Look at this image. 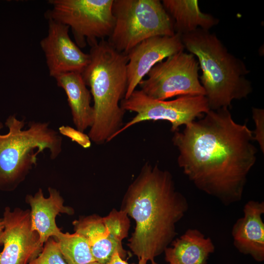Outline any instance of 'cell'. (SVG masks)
I'll return each mask as SVG.
<instances>
[{"label":"cell","mask_w":264,"mask_h":264,"mask_svg":"<svg viewBox=\"0 0 264 264\" xmlns=\"http://www.w3.org/2000/svg\"><path fill=\"white\" fill-rule=\"evenodd\" d=\"M172 141L179 167L198 189L226 206L242 199L257 153L246 123H236L228 108L210 110Z\"/></svg>","instance_id":"cell-1"},{"label":"cell","mask_w":264,"mask_h":264,"mask_svg":"<svg viewBox=\"0 0 264 264\" xmlns=\"http://www.w3.org/2000/svg\"><path fill=\"white\" fill-rule=\"evenodd\" d=\"M186 197L176 190L172 175L148 162L129 185L121 208L135 221L128 246L139 260L157 264L177 235L176 224L188 211Z\"/></svg>","instance_id":"cell-2"},{"label":"cell","mask_w":264,"mask_h":264,"mask_svg":"<svg viewBox=\"0 0 264 264\" xmlns=\"http://www.w3.org/2000/svg\"><path fill=\"white\" fill-rule=\"evenodd\" d=\"M90 61L81 73L93 100L94 118L88 136L102 145L112 140L124 125L120 106L127 88V54L101 40L91 47Z\"/></svg>","instance_id":"cell-3"},{"label":"cell","mask_w":264,"mask_h":264,"mask_svg":"<svg viewBox=\"0 0 264 264\" xmlns=\"http://www.w3.org/2000/svg\"><path fill=\"white\" fill-rule=\"evenodd\" d=\"M181 40L184 48L198 58L210 110L231 107L233 100L246 98L251 93L245 65L229 53L215 34L198 28L181 35Z\"/></svg>","instance_id":"cell-4"},{"label":"cell","mask_w":264,"mask_h":264,"mask_svg":"<svg viewBox=\"0 0 264 264\" xmlns=\"http://www.w3.org/2000/svg\"><path fill=\"white\" fill-rule=\"evenodd\" d=\"M5 124L9 131L5 134L0 133V190L10 192L37 165L40 153L47 149L51 159L59 156L62 150V137L49 127V122L32 121L24 129V119L19 120L12 115ZM2 127L0 122V130Z\"/></svg>","instance_id":"cell-5"},{"label":"cell","mask_w":264,"mask_h":264,"mask_svg":"<svg viewBox=\"0 0 264 264\" xmlns=\"http://www.w3.org/2000/svg\"><path fill=\"white\" fill-rule=\"evenodd\" d=\"M114 19L108 42L127 54L144 40L155 36H173L174 22L159 0H113Z\"/></svg>","instance_id":"cell-6"},{"label":"cell","mask_w":264,"mask_h":264,"mask_svg":"<svg viewBox=\"0 0 264 264\" xmlns=\"http://www.w3.org/2000/svg\"><path fill=\"white\" fill-rule=\"evenodd\" d=\"M113 0H49L45 18L68 26L80 48L109 37L113 28Z\"/></svg>","instance_id":"cell-7"},{"label":"cell","mask_w":264,"mask_h":264,"mask_svg":"<svg viewBox=\"0 0 264 264\" xmlns=\"http://www.w3.org/2000/svg\"><path fill=\"white\" fill-rule=\"evenodd\" d=\"M125 111L136 114L123 125L117 135L131 127L146 121L164 120L169 122L173 132L201 118L210 110L204 95H184L173 100H157L150 98L141 90L135 89L127 99L120 102Z\"/></svg>","instance_id":"cell-8"},{"label":"cell","mask_w":264,"mask_h":264,"mask_svg":"<svg viewBox=\"0 0 264 264\" xmlns=\"http://www.w3.org/2000/svg\"><path fill=\"white\" fill-rule=\"evenodd\" d=\"M199 68L193 54L181 51L153 66L147 74L148 78L139 83L140 90L157 100L176 96H205L198 79Z\"/></svg>","instance_id":"cell-9"},{"label":"cell","mask_w":264,"mask_h":264,"mask_svg":"<svg viewBox=\"0 0 264 264\" xmlns=\"http://www.w3.org/2000/svg\"><path fill=\"white\" fill-rule=\"evenodd\" d=\"M72 224L75 232L87 239L96 262L108 264L116 252L123 259L126 257L122 241L128 236L130 220L125 211L113 209L104 217L95 214L81 216Z\"/></svg>","instance_id":"cell-10"},{"label":"cell","mask_w":264,"mask_h":264,"mask_svg":"<svg viewBox=\"0 0 264 264\" xmlns=\"http://www.w3.org/2000/svg\"><path fill=\"white\" fill-rule=\"evenodd\" d=\"M2 220L0 264H28L40 254L44 245L32 229L30 210L5 207Z\"/></svg>","instance_id":"cell-11"},{"label":"cell","mask_w":264,"mask_h":264,"mask_svg":"<svg viewBox=\"0 0 264 264\" xmlns=\"http://www.w3.org/2000/svg\"><path fill=\"white\" fill-rule=\"evenodd\" d=\"M47 21V34L40 41V46L50 76L81 73L90 61L89 54L82 51L71 40L68 26L51 19Z\"/></svg>","instance_id":"cell-12"},{"label":"cell","mask_w":264,"mask_h":264,"mask_svg":"<svg viewBox=\"0 0 264 264\" xmlns=\"http://www.w3.org/2000/svg\"><path fill=\"white\" fill-rule=\"evenodd\" d=\"M181 35L155 36L146 39L127 55V88L124 99L130 97L139 83L156 64L183 51Z\"/></svg>","instance_id":"cell-13"},{"label":"cell","mask_w":264,"mask_h":264,"mask_svg":"<svg viewBox=\"0 0 264 264\" xmlns=\"http://www.w3.org/2000/svg\"><path fill=\"white\" fill-rule=\"evenodd\" d=\"M243 216L233 226V244L241 253L258 262L264 261V202L249 200L243 209Z\"/></svg>","instance_id":"cell-14"},{"label":"cell","mask_w":264,"mask_h":264,"mask_svg":"<svg viewBox=\"0 0 264 264\" xmlns=\"http://www.w3.org/2000/svg\"><path fill=\"white\" fill-rule=\"evenodd\" d=\"M49 196L45 198L43 190L39 188L34 195H27L25 201L30 207L31 227L39 235L41 242L44 243L51 237H55L61 232L56 223L60 214L72 215L74 209L64 205V200L56 189L48 187Z\"/></svg>","instance_id":"cell-15"},{"label":"cell","mask_w":264,"mask_h":264,"mask_svg":"<svg viewBox=\"0 0 264 264\" xmlns=\"http://www.w3.org/2000/svg\"><path fill=\"white\" fill-rule=\"evenodd\" d=\"M58 87L65 91L76 129L84 132L92 126L94 111L91 105V94L81 73L69 72L54 78Z\"/></svg>","instance_id":"cell-16"},{"label":"cell","mask_w":264,"mask_h":264,"mask_svg":"<svg viewBox=\"0 0 264 264\" xmlns=\"http://www.w3.org/2000/svg\"><path fill=\"white\" fill-rule=\"evenodd\" d=\"M215 251L212 239L197 229H188L164 251L168 264H207Z\"/></svg>","instance_id":"cell-17"},{"label":"cell","mask_w":264,"mask_h":264,"mask_svg":"<svg viewBox=\"0 0 264 264\" xmlns=\"http://www.w3.org/2000/svg\"><path fill=\"white\" fill-rule=\"evenodd\" d=\"M162 3L173 21L175 32L181 35L198 28L208 30L219 22L218 19L200 11L197 0H163Z\"/></svg>","instance_id":"cell-18"},{"label":"cell","mask_w":264,"mask_h":264,"mask_svg":"<svg viewBox=\"0 0 264 264\" xmlns=\"http://www.w3.org/2000/svg\"><path fill=\"white\" fill-rule=\"evenodd\" d=\"M55 238L63 257L67 264H88L96 262L87 239L77 233L62 231Z\"/></svg>","instance_id":"cell-19"},{"label":"cell","mask_w":264,"mask_h":264,"mask_svg":"<svg viewBox=\"0 0 264 264\" xmlns=\"http://www.w3.org/2000/svg\"><path fill=\"white\" fill-rule=\"evenodd\" d=\"M28 264H67L61 252L56 240L50 238L44 243L42 252Z\"/></svg>","instance_id":"cell-20"},{"label":"cell","mask_w":264,"mask_h":264,"mask_svg":"<svg viewBox=\"0 0 264 264\" xmlns=\"http://www.w3.org/2000/svg\"><path fill=\"white\" fill-rule=\"evenodd\" d=\"M252 117L255 123L253 131L254 141L259 144L262 152H264V111L262 109L253 108Z\"/></svg>","instance_id":"cell-21"},{"label":"cell","mask_w":264,"mask_h":264,"mask_svg":"<svg viewBox=\"0 0 264 264\" xmlns=\"http://www.w3.org/2000/svg\"><path fill=\"white\" fill-rule=\"evenodd\" d=\"M59 131L61 134L69 138L72 141L76 142L84 148H88L91 146V141L88 135L84 132L69 126L64 125L59 128Z\"/></svg>","instance_id":"cell-22"},{"label":"cell","mask_w":264,"mask_h":264,"mask_svg":"<svg viewBox=\"0 0 264 264\" xmlns=\"http://www.w3.org/2000/svg\"><path fill=\"white\" fill-rule=\"evenodd\" d=\"M148 262L143 259H141L138 260V262L136 264H147ZM108 264H129L124 259L121 257L118 252H116L112 256Z\"/></svg>","instance_id":"cell-23"},{"label":"cell","mask_w":264,"mask_h":264,"mask_svg":"<svg viewBox=\"0 0 264 264\" xmlns=\"http://www.w3.org/2000/svg\"><path fill=\"white\" fill-rule=\"evenodd\" d=\"M4 228V225L3 222L2 218H0V238ZM1 245L0 243V246Z\"/></svg>","instance_id":"cell-24"},{"label":"cell","mask_w":264,"mask_h":264,"mask_svg":"<svg viewBox=\"0 0 264 264\" xmlns=\"http://www.w3.org/2000/svg\"><path fill=\"white\" fill-rule=\"evenodd\" d=\"M101 264L100 263H99L97 262H92V263H90L89 264Z\"/></svg>","instance_id":"cell-25"}]
</instances>
